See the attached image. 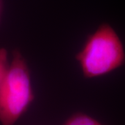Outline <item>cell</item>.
Here are the masks:
<instances>
[{
	"mask_svg": "<svg viewBox=\"0 0 125 125\" xmlns=\"http://www.w3.org/2000/svg\"><path fill=\"white\" fill-rule=\"evenodd\" d=\"M84 76L95 78L119 68L125 62L120 38L111 26L103 24L88 37L76 54Z\"/></svg>",
	"mask_w": 125,
	"mask_h": 125,
	"instance_id": "obj_1",
	"label": "cell"
},
{
	"mask_svg": "<svg viewBox=\"0 0 125 125\" xmlns=\"http://www.w3.org/2000/svg\"><path fill=\"white\" fill-rule=\"evenodd\" d=\"M33 99L29 67L21 54L16 51L0 84L1 124L14 125Z\"/></svg>",
	"mask_w": 125,
	"mask_h": 125,
	"instance_id": "obj_2",
	"label": "cell"
},
{
	"mask_svg": "<svg viewBox=\"0 0 125 125\" xmlns=\"http://www.w3.org/2000/svg\"><path fill=\"white\" fill-rule=\"evenodd\" d=\"M63 125H102L93 117L83 113H76L72 115Z\"/></svg>",
	"mask_w": 125,
	"mask_h": 125,
	"instance_id": "obj_3",
	"label": "cell"
},
{
	"mask_svg": "<svg viewBox=\"0 0 125 125\" xmlns=\"http://www.w3.org/2000/svg\"><path fill=\"white\" fill-rule=\"evenodd\" d=\"M9 66L7 60V51L5 49H0V84L6 74Z\"/></svg>",
	"mask_w": 125,
	"mask_h": 125,
	"instance_id": "obj_4",
	"label": "cell"
},
{
	"mask_svg": "<svg viewBox=\"0 0 125 125\" xmlns=\"http://www.w3.org/2000/svg\"><path fill=\"white\" fill-rule=\"evenodd\" d=\"M0 7H1V5H0Z\"/></svg>",
	"mask_w": 125,
	"mask_h": 125,
	"instance_id": "obj_5",
	"label": "cell"
}]
</instances>
